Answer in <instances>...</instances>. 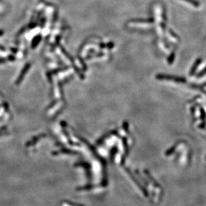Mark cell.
Here are the masks:
<instances>
[{"label":"cell","instance_id":"cell-2","mask_svg":"<svg viewBox=\"0 0 206 206\" xmlns=\"http://www.w3.org/2000/svg\"><path fill=\"white\" fill-rule=\"evenodd\" d=\"M184 1H186L188 3H190L191 5H193V6L195 7H198L199 5V4L198 1H196V0H184Z\"/></svg>","mask_w":206,"mask_h":206},{"label":"cell","instance_id":"cell-3","mask_svg":"<svg viewBox=\"0 0 206 206\" xmlns=\"http://www.w3.org/2000/svg\"><path fill=\"white\" fill-rule=\"evenodd\" d=\"M200 62H201V59H198L197 60V62H196V63H195V65H193V69H192V70H191V74H193L194 73V71L195 70H196V68L197 67V65H199Z\"/></svg>","mask_w":206,"mask_h":206},{"label":"cell","instance_id":"cell-4","mask_svg":"<svg viewBox=\"0 0 206 206\" xmlns=\"http://www.w3.org/2000/svg\"><path fill=\"white\" fill-rule=\"evenodd\" d=\"M206 74V68L203 70L202 71L200 72V74H199V76H204V74Z\"/></svg>","mask_w":206,"mask_h":206},{"label":"cell","instance_id":"cell-1","mask_svg":"<svg viewBox=\"0 0 206 206\" xmlns=\"http://www.w3.org/2000/svg\"><path fill=\"white\" fill-rule=\"evenodd\" d=\"M157 77L160 79H170L174 81H177V82H185L184 79L182 78H180V77L171 76H167V75H159L157 76Z\"/></svg>","mask_w":206,"mask_h":206}]
</instances>
